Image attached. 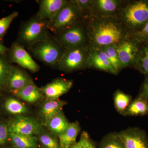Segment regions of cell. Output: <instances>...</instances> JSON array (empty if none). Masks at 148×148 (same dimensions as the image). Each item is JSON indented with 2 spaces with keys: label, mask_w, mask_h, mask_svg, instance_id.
<instances>
[{
  "label": "cell",
  "mask_w": 148,
  "mask_h": 148,
  "mask_svg": "<svg viewBox=\"0 0 148 148\" xmlns=\"http://www.w3.org/2000/svg\"><path fill=\"white\" fill-rule=\"evenodd\" d=\"M139 95L148 100V77L146 78Z\"/></svg>",
  "instance_id": "836d02e7"
},
{
  "label": "cell",
  "mask_w": 148,
  "mask_h": 148,
  "mask_svg": "<svg viewBox=\"0 0 148 148\" xmlns=\"http://www.w3.org/2000/svg\"><path fill=\"white\" fill-rule=\"evenodd\" d=\"M80 128L77 122L71 123L66 130L58 136L60 148H70L76 143Z\"/></svg>",
  "instance_id": "e0dca14e"
},
{
  "label": "cell",
  "mask_w": 148,
  "mask_h": 148,
  "mask_svg": "<svg viewBox=\"0 0 148 148\" xmlns=\"http://www.w3.org/2000/svg\"><path fill=\"white\" fill-rule=\"evenodd\" d=\"M69 1L66 0H42L36 15L42 20L49 21L54 18Z\"/></svg>",
  "instance_id": "5bb4252c"
},
{
  "label": "cell",
  "mask_w": 148,
  "mask_h": 148,
  "mask_svg": "<svg viewBox=\"0 0 148 148\" xmlns=\"http://www.w3.org/2000/svg\"><path fill=\"white\" fill-rule=\"evenodd\" d=\"M10 58L12 62L32 73L39 71L40 66L33 59L25 47L18 42L14 43L12 46Z\"/></svg>",
  "instance_id": "30bf717a"
},
{
  "label": "cell",
  "mask_w": 148,
  "mask_h": 148,
  "mask_svg": "<svg viewBox=\"0 0 148 148\" xmlns=\"http://www.w3.org/2000/svg\"><path fill=\"white\" fill-rule=\"evenodd\" d=\"M116 52L122 67L137 62L140 50L135 42L123 41L116 45Z\"/></svg>",
  "instance_id": "7c38bea8"
},
{
  "label": "cell",
  "mask_w": 148,
  "mask_h": 148,
  "mask_svg": "<svg viewBox=\"0 0 148 148\" xmlns=\"http://www.w3.org/2000/svg\"><path fill=\"white\" fill-rule=\"evenodd\" d=\"M123 14L128 27L136 32L139 31L148 21V1L133 2L126 7Z\"/></svg>",
  "instance_id": "5b68a950"
},
{
  "label": "cell",
  "mask_w": 148,
  "mask_h": 148,
  "mask_svg": "<svg viewBox=\"0 0 148 148\" xmlns=\"http://www.w3.org/2000/svg\"><path fill=\"white\" fill-rule=\"evenodd\" d=\"M114 101L116 110L125 116V111L132 102V97L121 90H117L114 94Z\"/></svg>",
  "instance_id": "7402d4cb"
},
{
  "label": "cell",
  "mask_w": 148,
  "mask_h": 148,
  "mask_svg": "<svg viewBox=\"0 0 148 148\" xmlns=\"http://www.w3.org/2000/svg\"><path fill=\"white\" fill-rule=\"evenodd\" d=\"M82 11L75 1L68 2L53 19L49 21L48 27L53 36L79 23Z\"/></svg>",
  "instance_id": "277c9868"
},
{
  "label": "cell",
  "mask_w": 148,
  "mask_h": 148,
  "mask_svg": "<svg viewBox=\"0 0 148 148\" xmlns=\"http://www.w3.org/2000/svg\"><path fill=\"white\" fill-rule=\"evenodd\" d=\"M136 64L140 71L148 77V44L140 51Z\"/></svg>",
  "instance_id": "484cf974"
},
{
  "label": "cell",
  "mask_w": 148,
  "mask_h": 148,
  "mask_svg": "<svg viewBox=\"0 0 148 148\" xmlns=\"http://www.w3.org/2000/svg\"><path fill=\"white\" fill-rule=\"evenodd\" d=\"M9 136L8 125L5 123L0 124V146L4 145Z\"/></svg>",
  "instance_id": "d6a6232c"
},
{
  "label": "cell",
  "mask_w": 148,
  "mask_h": 148,
  "mask_svg": "<svg viewBox=\"0 0 148 148\" xmlns=\"http://www.w3.org/2000/svg\"><path fill=\"white\" fill-rule=\"evenodd\" d=\"M8 125L10 133L36 136L42 132V125L39 121L22 115L11 120Z\"/></svg>",
  "instance_id": "52a82bcc"
},
{
  "label": "cell",
  "mask_w": 148,
  "mask_h": 148,
  "mask_svg": "<svg viewBox=\"0 0 148 148\" xmlns=\"http://www.w3.org/2000/svg\"><path fill=\"white\" fill-rule=\"evenodd\" d=\"M33 82L31 77L24 70L17 66L10 65L5 86L11 92L21 89Z\"/></svg>",
  "instance_id": "8fae6325"
},
{
  "label": "cell",
  "mask_w": 148,
  "mask_h": 148,
  "mask_svg": "<svg viewBox=\"0 0 148 148\" xmlns=\"http://www.w3.org/2000/svg\"><path fill=\"white\" fill-rule=\"evenodd\" d=\"M28 49L35 58L52 67H57L64 50L53 36Z\"/></svg>",
  "instance_id": "3957f363"
},
{
  "label": "cell",
  "mask_w": 148,
  "mask_h": 148,
  "mask_svg": "<svg viewBox=\"0 0 148 148\" xmlns=\"http://www.w3.org/2000/svg\"><path fill=\"white\" fill-rule=\"evenodd\" d=\"M97 4L101 11L106 13H111L116 10L119 3L114 0H98Z\"/></svg>",
  "instance_id": "83f0119b"
},
{
  "label": "cell",
  "mask_w": 148,
  "mask_h": 148,
  "mask_svg": "<svg viewBox=\"0 0 148 148\" xmlns=\"http://www.w3.org/2000/svg\"><path fill=\"white\" fill-rule=\"evenodd\" d=\"M90 37L95 45L99 47L117 45L123 37L122 29L114 21H98L91 27Z\"/></svg>",
  "instance_id": "7a4b0ae2"
},
{
  "label": "cell",
  "mask_w": 148,
  "mask_h": 148,
  "mask_svg": "<svg viewBox=\"0 0 148 148\" xmlns=\"http://www.w3.org/2000/svg\"><path fill=\"white\" fill-rule=\"evenodd\" d=\"M102 49L114 70L117 73L122 66L116 52V45L108 46L103 47Z\"/></svg>",
  "instance_id": "d4e9b609"
},
{
  "label": "cell",
  "mask_w": 148,
  "mask_h": 148,
  "mask_svg": "<svg viewBox=\"0 0 148 148\" xmlns=\"http://www.w3.org/2000/svg\"><path fill=\"white\" fill-rule=\"evenodd\" d=\"M86 65L111 73L117 74L103 49H96L90 51L88 54Z\"/></svg>",
  "instance_id": "9a60e30c"
},
{
  "label": "cell",
  "mask_w": 148,
  "mask_h": 148,
  "mask_svg": "<svg viewBox=\"0 0 148 148\" xmlns=\"http://www.w3.org/2000/svg\"><path fill=\"white\" fill-rule=\"evenodd\" d=\"M38 135V140L44 148H60L59 143L52 135L42 132Z\"/></svg>",
  "instance_id": "4316f807"
},
{
  "label": "cell",
  "mask_w": 148,
  "mask_h": 148,
  "mask_svg": "<svg viewBox=\"0 0 148 148\" xmlns=\"http://www.w3.org/2000/svg\"><path fill=\"white\" fill-rule=\"evenodd\" d=\"M53 36L64 50L85 46V31L79 23Z\"/></svg>",
  "instance_id": "ba28073f"
},
{
  "label": "cell",
  "mask_w": 148,
  "mask_h": 148,
  "mask_svg": "<svg viewBox=\"0 0 148 148\" xmlns=\"http://www.w3.org/2000/svg\"><path fill=\"white\" fill-rule=\"evenodd\" d=\"M125 148H148V138L140 128L130 127L118 132Z\"/></svg>",
  "instance_id": "9c48e42d"
},
{
  "label": "cell",
  "mask_w": 148,
  "mask_h": 148,
  "mask_svg": "<svg viewBox=\"0 0 148 148\" xmlns=\"http://www.w3.org/2000/svg\"><path fill=\"white\" fill-rule=\"evenodd\" d=\"M6 110L13 114L22 115L28 112L27 107L15 98H8L5 103Z\"/></svg>",
  "instance_id": "603a6c76"
},
{
  "label": "cell",
  "mask_w": 148,
  "mask_h": 148,
  "mask_svg": "<svg viewBox=\"0 0 148 148\" xmlns=\"http://www.w3.org/2000/svg\"><path fill=\"white\" fill-rule=\"evenodd\" d=\"M134 36L138 42H147L148 43V21L142 29L135 32Z\"/></svg>",
  "instance_id": "1f68e13d"
},
{
  "label": "cell",
  "mask_w": 148,
  "mask_h": 148,
  "mask_svg": "<svg viewBox=\"0 0 148 148\" xmlns=\"http://www.w3.org/2000/svg\"><path fill=\"white\" fill-rule=\"evenodd\" d=\"M67 104L66 101L59 99L49 100L45 102L40 111V115L45 122L62 111L63 108Z\"/></svg>",
  "instance_id": "d6986e66"
},
{
  "label": "cell",
  "mask_w": 148,
  "mask_h": 148,
  "mask_svg": "<svg viewBox=\"0 0 148 148\" xmlns=\"http://www.w3.org/2000/svg\"><path fill=\"white\" fill-rule=\"evenodd\" d=\"M101 148H125L117 132L109 133L103 138Z\"/></svg>",
  "instance_id": "cb8c5ba5"
},
{
  "label": "cell",
  "mask_w": 148,
  "mask_h": 148,
  "mask_svg": "<svg viewBox=\"0 0 148 148\" xmlns=\"http://www.w3.org/2000/svg\"><path fill=\"white\" fill-rule=\"evenodd\" d=\"M46 127L51 133L58 137L66 130L70 123L63 111L45 122Z\"/></svg>",
  "instance_id": "ac0fdd59"
},
{
  "label": "cell",
  "mask_w": 148,
  "mask_h": 148,
  "mask_svg": "<svg viewBox=\"0 0 148 148\" xmlns=\"http://www.w3.org/2000/svg\"><path fill=\"white\" fill-rule=\"evenodd\" d=\"M2 55H0V89L5 87L7 76L10 65Z\"/></svg>",
  "instance_id": "f546056e"
},
{
  "label": "cell",
  "mask_w": 148,
  "mask_h": 148,
  "mask_svg": "<svg viewBox=\"0 0 148 148\" xmlns=\"http://www.w3.org/2000/svg\"><path fill=\"white\" fill-rule=\"evenodd\" d=\"M11 141L16 148H37L38 138L36 136L10 133Z\"/></svg>",
  "instance_id": "44dd1931"
},
{
  "label": "cell",
  "mask_w": 148,
  "mask_h": 148,
  "mask_svg": "<svg viewBox=\"0 0 148 148\" xmlns=\"http://www.w3.org/2000/svg\"><path fill=\"white\" fill-rule=\"evenodd\" d=\"M88 54L85 46L64 50L57 67L67 72L80 70L86 65Z\"/></svg>",
  "instance_id": "8992f818"
},
{
  "label": "cell",
  "mask_w": 148,
  "mask_h": 148,
  "mask_svg": "<svg viewBox=\"0 0 148 148\" xmlns=\"http://www.w3.org/2000/svg\"><path fill=\"white\" fill-rule=\"evenodd\" d=\"M13 95L29 103H34L40 100L44 95L42 88L34 82L19 89L12 91Z\"/></svg>",
  "instance_id": "2e32d148"
},
{
  "label": "cell",
  "mask_w": 148,
  "mask_h": 148,
  "mask_svg": "<svg viewBox=\"0 0 148 148\" xmlns=\"http://www.w3.org/2000/svg\"><path fill=\"white\" fill-rule=\"evenodd\" d=\"M148 115V100L138 95L132 101L125 111V116Z\"/></svg>",
  "instance_id": "ffe728a7"
},
{
  "label": "cell",
  "mask_w": 148,
  "mask_h": 148,
  "mask_svg": "<svg viewBox=\"0 0 148 148\" xmlns=\"http://www.w3.org/2000/svg\"><path fill=\"white\" fill-rule=\"evenodd\" d=\"M70 148H95L88 133L83 131L81 135L79 141L73 145Z\"/></svg>",
  "instance_id": "4dcf8cb0"
},
{
  "label": "cell",
  "mask_w": 148,
  "mask_h": 148,
  "mask_svg": "<svg viewBox=\"0 0 148 148\" xmlns=\"http://www.w3.org/2000/svg\"><path fill=\"white\" fill-rule=\"evenodd\" d=\"M49 21L36 16L26 21L21 26L18 34L19 43L28 48L31 46L51 36L49 29Z\"/></svg>",
  "instance_id": "6da1fadb"
},
{
  "label": "cell",
  "mask_w": 148,
  "mask_h": 148,
  "mask_svg": "<svg viewBox=\"0 0 148 148\" xmlns=\"http://www.w3.org/2000/svg\"><path fill=\"white\" fill-rule=\"evenodd\" d=\"M8 49L0 41V55H3L8 51Z\"/></svg>",
  "instance_id": "e575fe53"
},
{
  "label": "cell",
  "mask_w": 148,
  "mask_h": 148,
  "mask_svg": "<svg viewBox=\"0 0 148 148\" xmlns=\"http://www.w3.org/2000/svg\"><path fill=\"white\" fill-rule=\"evenodd\" d=\"M18 12H14L8 16L0 19V38L5 34L12 22L18 16Z\"/></svg>",
  "instance_id": "f1b7e54d"
},
{
  "label": "cell",
  "mask_w": 148,
  "mask_h": 148,
  "mask_svg": "<svg viewBox=\"0 0 148 148\" xmlns=\"http://www.w3.org/2000/svg\"><path fill=\"white\" fill-rule=\"evenodd\" d=\"M73 84L72 80L58 78L47 84L42 88L47 101L58 100L59 97L71 89Z\"/></svg>",
  "instance_id": "4fadbf2b"
}]
</instances>
